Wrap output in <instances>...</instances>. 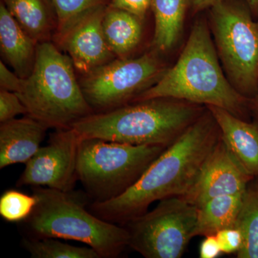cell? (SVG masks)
Wrapping results in <instances>:
<instances>
[{"label": "cell", "mask_w": 258, "mask_h": 258, "mask_svg": "<svg viewBox=\"0 0 258 258\" xmlns=\"http://www.w3.org/2000/svg\"><path fill=\"white\" fill-rule=\"evenodd\" d=\"M221 138L211 111L204 112L163 151L138 181L118 198L93 203L90 211L102 220L123 225L163 199L184 196Z\"/></svg>", "instance_id": "obj_1"}, {"label": "cell", "mask_w": 258, "mask_h": 258, "mask_svg": "<svg viewBox=\"0 0 258 258\" xmlns=\"http://www.w3.org/2000/svg\"><path fill=\"white\" fill-rule=\"evenodd\" d=\"M159 98L218 107L242 118L249 100L226 76L206 20L195 21L176 63L132 102Z\"/></svg>", "instance_id": "obj_2"}, {"label": "cell", "mask_w": 258, "mask_h": 258, "mask_svg": "<svg viewBox=\"0 0 258 258\" xmlns=\"http://www.w3.org/2000/svg\"><path fill=\"white\" fill-rule=\"evenodd\" d=\"M204 112L200 105L189 102L152 98L93 113L76 122L71 128L82 138L131 145L168 147Z\"/></svg>", "instance_id": "obj_3"}, {"label": "cell", "mask_w": 258, "mask_h": 258, "mask_svg": "<svg viewBox=\"0 0 258 258\" xmlns=\"http://www.w3.org/2000/svg\"><path fill=\"white\" fill-rule=\"evenodd\" d=\"M69 56L51 41L37 45L36 58L30 76L16 93L28 116L47 128L71 127L94 113L88 104Z\"/></svg>", "instance_id": "obj_4"}, {"label": "cell", "mask_w": 258, "mask_h": 258, "mask_svg": "<svg viewBox=\"0 0 258 258\" xmlns=\"http://www.w3.org/2000/svg\"><path fill=\"white\" fill-rule=\"evenodd\" d=\"M37 203L25 220L36 238L74 240L87 244L101 258L118 257L129 245L128 231L123 225L102 220L71 192L45 186H33Z\"/></svg>", "instance_id": "obj_5"}, {"label": "cell", "mask_w": 258, "mask_h": 258, "mask_svg": "<svg viewBox=\"0 0 258 258\" xmlns=\"http://www.w3.org/2000/svg\"><path fill=\"white\" fill-rule=\"evenodd\" d=\"M166 147L82 138L78 154V180L93 203L113 200L132 187Z\"/></svg>", "instance_id": "obj_6"}, {"label": "cell", "mask_w": 258, "mask_h": 258, "mask_svg": "<svg viewBox=\"0 0 258 258\" xmlns=\"http://www.w3.org/2000/svg\"><path fill=\"white\" fill-rule=\"evenodd\" d=\"M212 38L231 84L247 99L258 90V24L237 0H220L210 8Z\"/></svg>", "instance_id": "obj_7"}, {"label": "cell", "mask_w": 258, "mask_h": 258, "mask_svg": "<svg viewBox=\"0 0 258 258\" xmlns=\"http://www.w3.org/2000/svg\"><path fill=\"white\" fill-rule=\"evenodd\" d=\"M198 208L180 196L163 199L152 210L123 225L128 247L146 258H180L195 237Z\"/></svg>", "instance_id": "obj_8"}, {"label": "cell", "mask_w": 258, "mask_h": 258, "mask_svg": "<svg viewBox=\"0 0 258 258\" xmlns=\"http://www.w3.org/2000/svg\"><path fill=\"white\" fill-rule=\"evenodd\" d=\"M164 71L160 60L153 52L137 58L116 57L83 75L80 85L94 113H101L133 101Z\"/></svg>", "instance_id": "obj_9"}, {"label": "cell", "mask_w": 258, "mask_h": 258, "mask_svg": "<svg viewBox=\"0 0 258 258\" xmlns=\"http://www.w3.org/2000/svg\"><path fill=\"white\" fill-rule=\"evenodd\" d=\"M82 137L73 128L56 129L47 145L25 164L18 186H45L71 192L78 181L79 148Z\"/></svg>", "instance_id": "obj_10"}, {"label": "cell", "mask_w": 258, "mask_h": 258, "mask_svg": "<svg viewBox=\"0 0 258 258\" xmlns=\"http://www.w3.org/2000/svg\"><path fill=\"white\" fill-rule=\"evenodd\" d=\"M108 6L88 10L53 37L60 48L67 52L76 71L82 75L116 58L103 30V17Z\"/></svg>", "instance_id": "obj_11"}, {"label": "cell", "mask_w": 258, "mask_h": 258, "mask_svg": "<svg viewBox=\"0 0 258 258\" xmlns=\"http://www.w3.org/2000/svg\"><path fill=\"white\" fill-rule=\"evenodd\" d=\"M254 179L220 138L196 181L182 198L199 208L216 197L243 194Z\"/></svg>", "instance_id": "obj_12"}, {"label": "cell", "mask_w": 258, "mask_h": 258, "mask_svg": "<svg viewBox=\"0 0 258 258\" xmlns=\"http://www.w3.org/2000/svg\"><path fill=\"white\" fill-rule=\"evenodd\" d=\"M207 108L211 111L229 150L249 175L258 179V120L246 121L223 108Z\"/></svg>", "instance_id": "obj_13"}, {"label": "cell", "mask_w": 258, "mask_h": 258, "mask_svg": "<svg viewBox=\"0 0 258 258\" xmlns=\"http://www.w3.org/2000/svg\"><path fill=\"white\" fill-rule=\"evenodd\" d=\"M47 126L27 115L0 125V169L27 164L45 138Z\"/></svg>", "instance_id": "obj_14"}, {"label": "cell", "mask_w": 258, "mask_h": 258, "mask_svg": "<svg viewBox=\"0 0 258 258\" xmlns=\"http://www.w3.org/2000/svg\"><path fill=\"white\" fill-rule=\"evenodd\" d=\"M38 43L27 33L3 2L0 3V50L4 60L22 79L32 73Z\"/></svg>", "instance_id": "obj_15"}, {"label": "cell", "mask_w": 258, "mask_h": 258, "mask_svg": "<svg viewBox=\"0 0 258 258\" xmlns=\"http://www.w3.org/2000/svg\"><path fill=\"white\" fill-rule=\"evenodd\" d=\"M19 25L37 43L51 41L57 20L51 0H1Z\"/></svg>", "instance_id": "obj_16"}, {"label": "cell", "mask_w": 258, "mask_h": 258, "mask_svg": "<svg viewBox=\"0 0 258 258\" xmlns=\"http://www.w3.org/2000/svg\"><path fill=\"white\" fill-rule=\"evenodd\" d=\"M142 19L113 7H107L103 30L108 46L116 57H125L140 42Z\"/></svg>", "instance_id": "obj_17"}, {"label": "cell", "mask_w": 258, "mask_h": 258, "mask_svg": "<svg viewBox=\"0 0 258 258\" xmlns=\"http://www.w3.org/2000/svg\"><path fill=\"white\" fill-rule=\"evenodd\" d=\"M242 195L216 197L198 208L195 237L215 235L224 229L235 227Z\"/></svg>", "instance_id": "obj_18"}, {"label": "cell", "mask_w": 258, "mask_h": 258, "mask_svg": "<svg viewBox=\"0 0 258 258\" xmlns=\"http://www.w3.org/2000/svg\"><path fill=\"white\" fill-rule=\"evenodd\" d=\"M190 0H152L155 20L153 42L157 50L167 51L179 40Z\"/></svg>", "instance_id": "obj_19"}, {"label": "cell", "mask_w": 258, "mask_h": 258, "mask_svg": "<svg viewBox=\"0 0 258 258\" xmlns=\"http://www.w3.org/2000/svg\"><path fill=\"white\" fill-rule=\"evenodd\" d=\"M235 227L242 236L238 258H258V179H252L242 195Z\"/></svg>", "instance_id": "obj_20"}, {"label": "cell", "mask_w": 258, "mask_h": 258, "mask_svg": "<svg viewBox=\"0 0 258 258\" xmlns=\"http://www.w3.org/2000/svg\"><path fill=\"white\" fill-rule=\"evenodd\" d=\"M22 244L33 258H101L91 247H78L56 238L24 239Z\"/></svg>", "instance_id": "obj_21"}, {"label": "cell", "mask_w": 258, "mask_h": 258, "mask_svg": "<svg viewBox=\"0 0 258 258\" xmlns=\"http://www.w3.org/2000/svg\"><path fill=\"white\" fill-rule=\"evenodd\" d=\"M37 203L35 195L16 189L5 191L0 198V215L9 222L25 221L31 216Z\"/></svg>", "instance_id": "obj_22"}, {"label": "cell", "mask_w": 258, "mask_h": 258, "mask_svg": "<svg viewBox=\"0 0 258 258\" xmlns=\"http://www.w3.org/2000/svg\"><path fill=\"white\" fill-rule=\"evenodd\" d=\"M57 15L56 33L63 30L88 10L110 4L109 0H51Z\"/></svg>", "instance_id": "obj_23"}, {"label": "cell", "mask_w": 258, "mask_h": 258, "mask_svg": "<svg viewBox=\"0 0 258 258\" xmlns=\"http://www.w3.org/2000/svg\"><path fill=\"white\" fill-rule=\"evenodd\" d=\"M28 114L26 107L16 93L0 91V123L14 119L18 115Z\"/></svg>", "instance_id": "obj_24"}, {"label": "cell", "mask_w": 258, "mask_h": 258, "mask_svg": "<svg viewBox=\"0 0 258 258\" xmlns=\"http://www.w3.org/2000/svg\"><path fill=\"white\" fill-rule=\"evenodd\" d=\"M215 235L221 248L222 253L237 254L242 248L243 242L242 234L235 227L224 229Z\"/></svg>", "instance_id": "obj_25"}, {"label": "cell", "mask_w": 258, "mask_h": 258, "mask_svg": "<svg viewBox=\"0 0 258 258\" xmlns=\"http://www.w3.org/2000/svg\"><path fill=\"white\" fill-rule=\"evenodd\" d=\"M110 6L144 19L152 6V0H111Z\"/></svg>", "instance_id": "obj_26"}, {"label": "cell", "mask_w": 258, "mask_h": 258, "mask_svg": "<svg viewBox=\"0 0 258 258\" xmlns=\"http://www.w3.org/2000/svg\"><path fill=\"white\" fill-rule=\"evenodd\" d=\"M23 79L10 71L3 60L0 62V88L1 89L18 93L21 88Z\"/></svg>", "instance_id": "obj_27"}, {"label": "cell", "mask_w": 258, "mask_h": 258, "mask_svg": "<svg viewBox=\"0 0 258 258\" xmlns=\"http://www.w3.org/2000/svg\"><path fill=\"white\" fill-rule=\"evenodd\" d=\"M200 247V257L201 258H216L221 255L222 251L216 235L205 237Z\"/></svg>", "instance_id": "obj_28"}, {"label": "cell", "mask_w": 258, "mask_h": 258, "mask_svg": "<svg viewBox=\"0 0 258 258\" xmlns=\"http://www.w3.org/2000/svg\"><path fill=\"white\" fill-rule=\"evenodd\" d=\"M220 0H190L191 5L195 11H201V10L210 8Z\"/></svg>", "instance_id": "obj_29"}, {"label": "cell", "mask_w": 258, "mask_h": 258, "mask_svg": "<svg viewBox=\"0 0 258 258\" xmlns=\"http://www.w3.org/2000/svg\"><path fill=\"white\" fill-rule=\"evenodd\" d=\"M249 106H251L252 111L255 113L258 119V90L253 98L249 100Z\"/></svg>", "instance_id": "obj_30"}, {"label": "cell", "mask_w": 258, "mask_h": 258, "mask_svg": "<svg viewBox=\"0 0 258 258\" xmlns=\"http://www.w3.org/2000/svg\"><path fill=\"white\" fill-rule=\"evenodd\" d=\"M247 5H248L249 9L252 11H256V7H257V0H246Z\"/></svg>", "instance_id": "obj_31"}, {"label": "cell", "mask_w": 258, "mask_h": 258, "mask_svg": "<svg viewBox=\"0 0 258 258\" xmlns=\"http://www.w3.org/2000/svg\"><path fill=\"white\" fill-rule=\"evenodd\" d=\"M256 13H257V23L258 24V0H257V7H256Z\"/></svg>", "instance_id": "obj_32"}]
</instances>
